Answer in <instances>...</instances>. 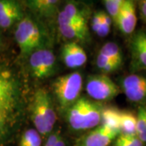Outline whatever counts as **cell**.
<instances>
[{"instance_id": "obj_18", "label": "cell", "mask_w": 146, "mask_h": 146, "mask_svg": "<svg viewBox=\"0 0 146 146\" xmlns=\"http://www.w3.org/2000/svg\"><path fill=\"white\" fill-rule=\"evenodd\" d=\"M120 134H136V116L131 112L120 111Z\"/></svg>"}, {"instance_id": "obj_28", "label": "cell", "mask_w": 146, "mask_h": 146, "mask_svg": "<svg viewBox=\"0 0 146 146\" xmlns=\"http://www.w3.org/2000/svg\"><path fill=\"white\" fill-rule=\"evenodd\" d=\"M141 13L143 20L146 22V0H141Z\"/></svg>"}, {"instance_id": "obj_17", "label": "cell", "mask_w": 146, "mask_h": 146, "mask_svg": "<svg viewBox=\"0 0 146 146\" xmlns=\"http://www.w3.org/2000/svg\"><path fill=\"white\" fill-rule=\"evenodd\" d=\"M101 122L102 126L107 127L110 129L118 131L120 127V111L115 108H106L102 111Z\"/></svg>"}, {"instance_id": "obj_15", "label": "cell", "mask_w": 146, "mask_h": 146, "mask_svg": "<svg viewBox=\"0 0 146 146\" xmlns=\"http://www.w3.org/2000/svg\"><path fill=\"white\" fill-rule=\"evenodd\" d=\"M58 26L62 36L67 39L84 41L89 36L88 24H62Z\"/></svg>"}, {"instance_id": "obj_20", "label": "cell", "mask_w": 146, "mask_h": 146, "mask_svg": "<svg viewBox=\"0 0 146 146\" xmlns=\"http://www.w3.org/2000/svg\"><path fill=\"white\" fill-rule=\"evenodd\" d=\"M136 136L146 143V106H141L136 115Z\"/></svg>"}, {"instance_id": "obj_7", "label": "cell", "mask_w": 146, "mask_h": 146, "mask_svg": "<svg viewBox=\"0 0 146 146\" xmlns=\"http://www.w3.org/2000/svg\"><path fill=\"white\" fill-rule=\"evenodd\" d=\"M29 65L34 77L46 78L54 73L56 66V58L50 50L38 49L30 54Z\"/></svg>"}, {"instance_id": "obj_8", "label": "cell", "mask_w": 146, "mask_h": 146, "mask_svg": "<svg viewBox=\"0 0 146 146\" xmlns=\"http://www.w3.org/2000/svg\"><path fill=\"white\" fill-rule=\"evenodd\" d=\"M25 17L18 0H0V30H7Z\"/></svg>"}, {"instance_id": "obj_26", "label": "cell", "mask_w": 146, "mask_h": 146, "mask_svg": "<svg viewBox=\"0 0 146 146\" xmlns=\"http://www.w3.org/2000/svg\"><path fill=\"white\" fill-rule=\"evenodd\" d=\"M60 137H61V136H60V134H59L58 131H56V132H53L52 134H50V135L49 136V137H48V139H47L46 141L44 146H54Z\"/></svg>"}, {"instance_id": "obj_16", "label": "cell", "mask_w": 146, "mask_h": 146, "mask_svg": "<svg viewBox=\"0 0 146 146\" xmlns=\"http://www.w3.org/2000/svg\"><path fill=\"white\" fill-rule=\"evenodd\" d=\"M132 48L136 61L146 68V33H140L134 37Z\"/></svg>"}, {"instance_id": "obj_19", "label": "cell", "mask_w": 146, "mask_h": 146, "mask_svg": "<svg viewBox=\"0 0 146 146\" xmlns=\"http://www.w3.org/2000/svg\"><path fill=\"white\" fill-rule=\"evenodd\" d=\"M100 52L102 53L106 56L111 58L119 64H122L123 62V56L119 46L115 42H107L102 47Z\"/></svg>"}, {"instance_id": "obj_6", "label": "cell", "mask_w": 146, "mask_h": 146, "mask_svg": "<svg viewBox=\"0 0 146 146\" xmlns=\"http://www.w3.org/2000/svg\"><path fill=\"white\" fill-rule=\"evenodd\" d=\"M86 92L94 100L109 101L119 94V89L110 77L101 74L89 76L86 84Z\"/></svg>"}, {"instance_id": "obj_3", "label": "cell", "mask_w": 146, "mask_h": 146, "mask_svg": "<svg viewBox=\"0 0 146 146\" xmlns=\"http://www.w3.org/2000/svg\"><path fill=\"white\" fill-rule=\"evenodd\" d=\"M102 110L86 98H80L68 109V120L74 130L94 128L101 123Z\"/></svg>"}, {"instance_id": "obj_10", "label": "cell", "mask_w": 146, "mask_h": 146, "mask_svg": "<svg viewBox=\"0 0 146 146\" xmlns=\"http://www.w3.org/2000/svg\"><path fill=\"white\" fill-rule=\"evenodd\" d=\"M120 31L124 34L132 33L136 26L137 17L133 0H124L115 20Z\"/></svg>"}, {"instance_id": "obj_31", "label": "cell", "mask_w": 146, "mask_h": 146, "mask_svg": "<svg viewBox=\"0 0 146 146\" xmlns=\"http://www.w3.org/2000/svg\"><path fill=\"white\" fill-rule=\"evenodd\" d=\"M123 1H124V0H117V2H118L119 3H120L121 5H122V3H123Z\"/></svg>"}, {"instance_id": "obj_12", "label": "cell", "mask_w": 146, "mask_h": 146, "mask_svg": "<svg viewBox=\"0 0 146 146\" xmlns=\"http://www.w3.org/2000/svg\"><path fill=\"white\" fill-rule=\"evenodd\" d=\"M62 58L64 64L69 68L82 67L87 61V54L76 42H68L62 49Z\"/></svg>"}, {"instance_id": "obj_5", "label": "cell", "mask_w": 146, "mask_h": 146, "mask_svg": "<svg viewBox=\"0 0 146 146\" xmlns=\"http://www.w3.org/2000/svg\"><path fill=\"white\" fill-rule=\"evenodd\" d=\"M82 85V76L79 72H72L56 79L53 84V89L59 104L69 108L79 99Z\"/></svg>"}, {"instance_id": "obj_22", "label": "cell", "mask_w": 146, "mask_h": 146, "mask_svg": "<svg viewBox=\"0 0 146 146\" xmlns=\"http://www.w3.org/2000/svg\"><path fill=\"white\" fill-rule=\"evenodd\" d=\"M42 138L36 129L27 130L21 137L20 146H41Z\"/></svg>"}, {"instance_id": "obj_21", "label": "cell", "mask_w": 146, "mask_h": 146, "mask_svg": "<svg viewBox=\"0 0 146 146\" xmlns=\"http://www.w3.org/2000/svg\"><path fill=\"white\" fill-rule=\"evenodd\" d=\"M96 63H97L98 68L105 72H115L121 66L120 64L113 61L111 58L106 56L105 54L101 52L98 53V54L97 56Z\"/></svg>"}, {"instance_id": "obj_23", "label": "cell", "mask_w": 146, "mask_h": 146, "mask_svg": "<svg viewBox=\"0 0 146 146\" xmlns=\"http://www.w3.org/2000/svg\"><path fill=\"white\" fill-rule=\"evenodd\" d=\"M112 19L111 17L104 11H102V25L100 28L99 31L98 33V35L100 36H106L109 34L110 31V27H111Z\"/></svg>"}, {"instance_id": "obj_2", "label": "cell", "mask_w": 146, "mask_h": 146, "mask_svg": "<svg viewBox=\"0 0 146 146\" xmlns=\"http://www.w3.org/2000/svg\"><path fill=\"white\" fill-rule=\"evenodd\" d=\"M31 118L40 135L46 136L52 131L57 117L51 98L46 89H38L33 95L31 104Z\"/></svg>"}, {"instance_id": "obj_29", "label": "cell", "mask_w": 146, "mask_h": 146, "mask_svg": "<svg viewBox=\"0 0 146 146\" xmlns=\"http://www.w3.org/2000/svg\"><path fill=\"white\" fill-rule=\"evenodd\" d=\"M54 146H66L65 142H64V141H63L62 137H60V138L58 139V141H57V143L55 144V145Z\"/></svg>"}, {"instance_id": "obj_1", "label": "cell", "mask_w": 146, "mask_h": 146, "mask_svg": "<svg viewBox=\"0 0 146 146\" xmlns=\"http://www.w3.org/2000/svg\"><path fill=\"white\" fill-rule=\"evenodd\" d=\"M23 115V95L20 78L6 63L0 62V144L19 125Z\"/></svg>"}, {"instance_id": "obj_25", "label": "cell", "mask_w": 146, "mask_h": 146, "mask_svg": "<svg viewBox=\"0 0 146 146\" xmlns=\"http://www.w3.org/2000/svg\"><path fill=\"white\" fill-rule=\"evenodd\" d=\"M102 11H98V12L95 13L94 16H93V18H92L91 28H92L93 31L96 34H98L100 28H101V25H102Z\"/></svg>"}, {"instance_id": "obj_13", "label": "cell", "mask_w": 146, "mask_h": 146, "mask_svg": "<svg viewBox=\"0 0 146 146\" xmlns=\"http://www.w3.org/2000/svg\"><path fill=\"white\" fill-rule=\"evenodd\" d=\"M86 12L75 3H68L58 14V25L88 24Z\"/></svg>"}, {"instance_id": "obj_24", "label": "cell", "mask_w": 146, "mask_h": 146, "mask_svg": "<svg viewBox=\"0 0 146 146\" xmlns=\"http://www.w3.org/2000/svg\"><path fill=\"white\" fill-rule=\"evenodd\" d=\"M103 3L107 11V14L115 21L119 13L121 4L117 2V0H103Z\"/></svg>"}, {"instance_id": "obj_4", "label": "cell", "mask_w": 146, "mask_h": 146, "mask_svg": "<svg viewBox=\"0 0 146 146\" xmlns=\"http://www.w3.org/2000/svg\"><path fill=\"white\" fill-rule=\"evenodd\" d=\"M15 40L23 55H29L39 48L42 42V33L38 25L30 16H25L16 25Z\"/></svg>"}, {"instance_id": "obj_9", "label": "cell", "mask_w": 146, "mask_h": 146, "mask_svg": "<svg viewBox=\"0 0 146 146\" xmlns=\"http://www.w3.org/2000/svg\"><path fill=\"white\" fill-rule=\"evenodd\" d=\"M122 88L127 98L133 102L146 99V77L140 75H130L123 80Z\"/></svg>"}, {"instance_id": "obj_30", "label": "cell", "mask_w": 146, "mask_h": 146, "mask_svg": "<svg viewBox=\"0 0 146 146\" xmlns=\"http://www.w3.org/2000/svg\"><path fill=\"white\" fill-rule=\"evenodd\" d=\"M3 36L1 33V30H0V48L3 46Z\"/></svg>"}, {"instance_id": "obj_14", "label": "cell", "mask_w": 146, "mask_h": 146, "mask_svg": "<svg viewBox=\"0 0 146 146\" xmlns=\"http://www.w3.org/2000/svg\"><path fill=\"white\" fill-rule=\"evenodd\" d=\"M58 2L59 0H25V4L34 14L46 19L55 14Z\"/></svg>"}, {"instance_id": "obj_11", "label": "cell", "mask_w": 146, "mask_h": 146, "mask_svg": "<svg viewBox=\"0 0 146 146\" xmlns=\"http://www.w3.org/2000/svg\"><path fill=\"white\" fill-rule=\"evenodd\" d=\"M119 135L118 131L102 125L84 136L78 146H108Z\"/></svg>"}, {"instance_id": "obj_27", "label": "cell", "mask_w": 146, "mask_h": 146, "mask_svg": "<svg viewBox=\"0 0 146 146\" xmlns=\"http://www.w3.org/2000/svg\"><path fill=\"white\" fill-rule=\"evenodd\" d=\"M115 146H131L129 141H127V139L126 138L124 135L120 134L116 137V141H115Z\"/></svg>"}]
</instances>
